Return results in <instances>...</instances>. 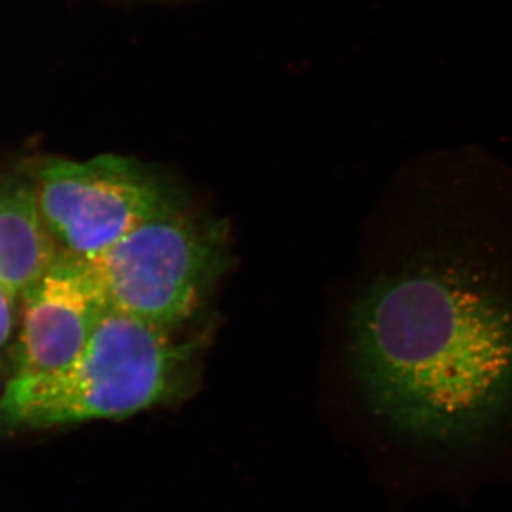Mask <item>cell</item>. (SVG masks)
<instances>
[{
  "label": "cell",
  "instance_id": "obj_4",
  "mask_svg": "<svg viewBox=\"0 0 512 512\" xmlns=\"http://www.w3.org/2000/svg\"><path fill=\"white\" fill-rule=\"evenodd\" d=\"M32 183L57 244L83 259L96 258L144 222L184 204L183 194L158 171L117 154L43 161Z\"/></svg>",
  "mask_w": 512,
  "mask_h": 512
},
{
  "label": "cell",
  "instance_id": "obj_1",
  "mask_svg": "<svg viewBox=\"0 0 512 512\" xmlns=\"http://www.w3.org/2000/svg\"><path fill=\"white\" fill-rule=\"evenodd\" d=\"M367 400L403 429L458 439L512 404V303L440 272L373 286L352 316Z\"/></svg>",
  "mask_w": 512,
  "mask_h": 512
},
{
  "label": "cell",
  "instance_id": "obj_7",
  "mask_svg": "<svg viewBox=\"0 0 512 512\" xmlns=\"http://www.w3.org/2000/svg\"><path fill=\"white\" fill-rule=\"evenodd\" d=\"M13 301L8 293L0 291V349L8 342L13 328Z\"/></svg>",
  "mask_w": 512,
  "mask_h": 512
},
{
  "label": "cell",
  "instance_id": "obj_5",
  "mask_svg": "<svg viewBox=\"0 0 512 512\" xmlns=\"http://www.w3.org/2000/svg\"><path fill=\"white\" fill-rule=\"evenodd\" d=\"M110 309L89 261L63 251L23 296L13 377L49 375L70 365Z\"/></svg>",
  "mask_w": 512,
  "mask_h": 512
},
{
  "label": "cell",
  "instance_id": "obj_3",
  "mask_svg": "<svg viewBox=\"0 0 512 512\" xmlns=\"http://www.w3.org/2000/svg\"><path fill=\"white\" fill-rule=\"evenodd\" d=\"M87 261L111 309L171 332L194 316L228 271V227L183 204Z\"/></svg>",
  "mask_w": 512,
  "mask_h": 512
},
{
  "label": "cell",
  "instance_id": "obj_6",
  "mask_svg": "<svg viewBox=\"0 0 512 512\" xmlns=\"http://www.w3.org/2000/svg\"><path fill=\"white\" fill-rule=\"evenodd\" d=\"M62 252L40 211L35 185L0 183V291L23 298Z\"/></svg>",
  "mask_w": 512,
  "mask_h": 512
},
{
  "label": "cell",
  "instance_id": "obj_2",
  "mask_svg": "<svg viewBox=\"0 0 512 512\" xmlns=\"http://www.w3.org/2000/svg\"><path fill=\"white\" fill-rule=\"evenodd\" d=\"M202 340L171 332L110 309L70 365L32 377H12L0 399L9 427L60 426L121 419L180 402L194 390Z\"/></svg>",
  "mask_w": 512,
  "mask_h": 512
}]
</instances>
